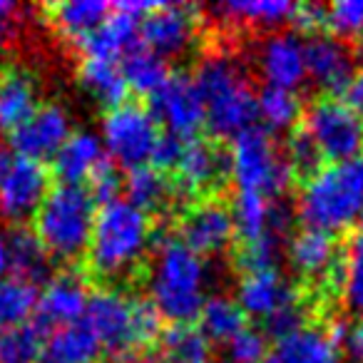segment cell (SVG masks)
I'll use <instances>...</instances> for the list:
<instances>
[{
    "instance_id": "6da1fadb",
    "label": "cell",
    "mask_w": 363,
    "mask_h": 363,
    "mask_svg": "<svg viewBox=\"0 0 363 363\" xmlns=\"http://www.w3.org/2000/svg\"><path fill=\"white\" fill-rule=\"evenodd\" d=\"M209 269L199 254L179 242V237H167L155 247L150 279V303L162 318L174 323H192L207 301Z\"/></svg>"
},
{
    "instance_id": "7a4b0ae2",
    "label": "cell",
    "mask_w": 363,
    "mask_h": 363,
    "mask_svg": "<svg viewBox=\"0 0 363 363\" xmlns=\"http://www.w3.org/2000/svg\"><path fill=\"white\" fill-rule=\"evenodd\" d=\"M194 82L204 102V125L217 137H237L254 127L257 92L242 60L229 52H209L199 60Z\"/></svg>"
},
{
    "instance_id": "3957f363",
    "label": "cell",
    "mask_w": 363,
    "mask_h": 363,
    "mask_svg": "<svg viewBox=\"0 0 363 363\" xmlns=\"http://www.w3.org/2000/svg\"><path fill=\"white\" fill-rule=\"evenodd\" d=\"M152 244L150 214L132 207L127 199H115L97 209L87 262L100 279L130 277L142 264Z\"/></svg>"
},
{
    "instance_id": "277c9868",
    "label": "cell",
    "mask_w": 363,
    "mask_h": 363,
    "mask_svg": "<svg viewBox=\"0 0 363 363\" xmlns=\"http://www.w3.org/2000/svg\"><path fill=\"white\" fill-rule=\"evenodd\" d=\"M363 209V152L343 164L323 167L301 182L296 214L306 229L338 234L358 219Z\"/></svg>"
},
{
    "instance_id": "5b68a950",
    "label": "cell",
    "mask_w": 363,
    "mask_h": 363,
    "mask_svg": "<svg viewBox=\"0 0 363 363\" xmlns=\"http://www.w3.org/2000/svg\"><path fill=\"white\" fill-rule=\"evenodd\" d=\"M85 323L110 356L132 358L147 351L160 336L162 316L147 298H137L120 289H102L92 294L85 311Z\"/></svg>"
},
{
    "instance_id": "8992f818",
    "label": "cell",
    "mask_w": 363,
    "mask_h": 363,
    "mask_svg": "<svg viewBox=\"0 0 363 363\" xmlns=\"http://www.w3.org/2000/svg\"><path fill=\"white\" fill-rule=\"evenodd\" d=\"M97 204L82 184H57L45 194L35 212V237L48 254L62 262H75L87 252Z\"/></svg>"
},
{
    "instance_id": "52a82bcc",
    "label": "cell",
    "mask_w": 363,
    "mask_h": 363,
    "mask_svg": "<svg viewBox=\"0 0 363 363\" xmlns=\"http://www.w3.org/2000/svg\"><path fill=\"white\" fill-rule=\"evenodd\" d=\"M227 160L229 177L237 182L239 192L262 194L267 199L281 197L294 179L281 150L267 127L254 125L234 137Z\"/></svg>"
},
{
    "instance_id": "ba28073f",
    "label": "cell",
    "mask_w": 363,
    "mask_h": 363,
    "mask_svg": "<svg viewBox=\"0 0 363 363\" xmlns=\"http://www.w3.org/2000/svg\"><path fill=\"white\" fill-rule=\"evenodd\" d=\"M162 137L155 115L140 102H122L112 107L102 120V145L115 164L127 172L147 167Z\"/></svg>"
},
{
    "instance_id": "9c48e42d",
    "label": "cell",
    "mask_w": 363,
    "mask_h": 363,
    "mask_svg": "<svg viewBox=\"0 0 363 363\" xmlns=\"http://www.w3.org/2000/svg\"><path fill=\"white\" fill-rule=\"evenodd\" d=\"M303 130L318 147L323 162L343 164L363 152V125L341 97H318L306 107Z\"/></svg>"
},
{
    "instance_id": "30bf717a",
    "label": "cell",
    "mask_w": 363,
    "mask_h": 363,
    "mask_svg": "<svg viewBox=\"0 0 363 363\" xmlns=\"http://www.w3.org/2000/svg\"><path fill=\"white\" fill-rule=\"evenodd\" d=\"M48 169L43 162L23 157L13 150H0V214L11 222L35 217L48 187Z\"/></svg>"
},
{
    "instance_id": "8fae6325",
    "label": "cell",
    "mask_w": 363,
    "mask_h": 363,
    "mask_svg": "<svg viewBox=\"0 0 363 363\" xmlns=\"http://www.w3.org/2000/svg\"><path fill=\"white\" fill-rule=\"evenodd\" d=\"M150 112L167 135L192 140L204 127V102L192 75H169L150 97Z\"/></svg>"
},
{
    "instance_id": "7c38bea8",
    "label": "cell",
    "mask_w": 363,
    "mask_h": 363,
    "mask_svg": "<svg viewBox=\"0 0 363 363\" xmlns=\"http://www.w3.org/2000/svg\"><path fill=\"white\" fill-rule=\"evenodd\" d=\"M199 11L192 6L177 3H157L140 23L142 48L160 57L184 55L197 43L199 35Z\"/></svg>"
},
{
    "instance_id": "4fadbf2b",
    "label": "cell",
    "mask_w": 363,
    "mask_h": 363,
    "mask_svg": "<svg viewBox=\"0 0 363 363\" xmlns=\"http://www.w3.org/2000/svg\"><path fill=\"white\" fill-rule=\"evenodd\" d=\"M237 237L232 209L214 197H202L179 219V242L199 257H212L229 249Z\"/></svg>"
},
{
    "instance_id": "5bb4252c",
    "label": "cell",
    "mask_w": 363,
    "mask_h": 363,
    "mask_svg": "<svg viewBox=\"0 0 363 363\" xmlns=\"http://www.w3.org/2000/svg\"><path fill=\"white\" fill-rule=\"evenodd\" d=\"M177 187L184 194H202L217 192L229 177V160L222 152V147L212 140H184L182 155L174 164Z\"/></svg>"
},
{
    "instance_id": "9a60e30c",
    "label": "cell",
    "mask_w": 363,
    "mask_h": 363,
    "mask_svg": "<svg viewBox=\"0 0 363 363\" xmlns=\"http://www.w3.org/2000/svg\"><path fill=\"white\" fill-rule=\"evenodd\" d=\"M72 135L70 112L62 105L48 102L40 105L16 132H11L13 152L30 157L35 162L52 160L65 140Z\"/></svg>"
},
{
    "instance_id": "2e32d148",
    "label": "cell",
    "mask_w": 363,
    "mask_h": 363,
    "mask_svg": "<svg viewBox=\"0 0 363 363\" xmlns=\"http://www.w3.org/2000/svg\"><path fill=\"white\" fill-rule=\"evenodd\" d=\"M303 60H306V77H311L328 97H338L348 90L356 77V55L343 40L333 35H311L303 43Z\"/></svg>"
},
{
    "instance_id": "e0dca14e",
    "label": "cell",
    "mask_w": 363,
    "mask_h": 363,
    "mask_svg": "<svg viewBox=\"0 0 363 363\" xmlns=\"http://www.w3.org/2000/svg\"><path fill=\"white\" fill-rule=\"evenodd\" d=\"M90 296L92 294L87 289V281L80 274H72V272L57 274L38 294L35 321L45 331L82 321L87 311V303H90Z\"/></svg>"
},
{
    "instance_id": "ac0fdd59",
    "label": "cell",
    "mask_w": 363,
    "mask_h": 363,
    "mask_svg": "<svg viewBox=\"0 0 363 363\" xmlns=\"http://www.w3.org/2000/svg\"><path fill=\"white\" fill-rule=\"evenodd\" d=\"M257 70L269 87L294 90L306 80V60H303V43L296 33H272L257 48Z\"/></svg>"
},
{
    "instance_id": "d6986e66",
    "label": "cell",
    "mask_w": 363,
    "mask_h": 363,
    "mask_svg": "<svg viewBox=\"0 0 363 363\" xmlns=\"http://www.w3.org/2000/svg\"><path fill=\"white\" fill-rule=\"evenodd\" d=\"M298 298H301V294L286 277H281L277 269H262V272L244 274L237 286L234 301L239 303V308L247 316L267 321L269 316H274L277 311H281L284 306L298 301Z\"/></svg>"
},
{
    "instance_id": "ffe728a7",
    "label": "cell",
    "mask_w": 363,
    "mask_h": 363,
    "mask_svg": "<svg viewBox=\"0 0 363 363\" xmlns=\"http://www.w3.org/2000/svg\"><path fill=\"white\" fill-rule=\"evenodd\" d=\"M336 237L303 227L289 242V264L303 279H331L338 284L341 262H338Z\"/></svg>"
},
{
    "instance_id": "44dd1931",
    "label": "cell",
    "mask_w": 363,
    "mask_h": 363,
    "mask_svg": "<svg viewBox=\"0 0 363 363\" xmlns=\"http://www.w3.org/2000/svg\"><path fill=\"white\" fill-rule=\"evenodd\" d=\"M107 152L100 135L92 130H77L65 140V145L52 157L55 174L60 184H82L90 182L107 164Z\"/></svg>"
},
{
    "instance_id": "7402d4cb",
    "label": "cell",
    "mask_w": 363,
    "mask_h": 363,
    "mask_svg": "<svg viewBox=\"0 0 363 363\" xmlns=\"http://www.w3.org/2000/svg\"><path fill=\"white\" fill-rule=\"evenodd\" d=\"M140 23L142 21L137 16L122 11V8H115L107 16V21L90 38L80 43L85 57L105 62L125 60L132 50L140 48Z\"/></svg>"
},
{
    "instance_id": "603a6c76",
    "label": "cell",
    "mask_w": 363,
    "mask_h": 363,
    "mask_svg": "<svg viewBox=\"0 0 363 363\" xmlns=\"http://www.w3.org/2000/svg\"><path fill=\"white\" fill-rule=\"evenodd\" d=\"M38 80L30 70L11 65L0 70V130L16 132L38 110Z\"/></svg>"
},
{
    "instance_id": "cb8c5ba5",
    "label": "cell",
    "mask_w": 363,
    "mask_h": 363,
    "mask_svg": "<svg viewBox=\"0 0 363 363\" xmlns=\"http://www.w3.org/2000/svg\"><path fill=\"white\" fill-rule=\"evenodd\" d=\"M100 356V341L82 318V321L70 323V326L48 331L40 363H97Z\"/></svg>"
},
{
    "instance_id": "d4e9b609",
    "label": "cell",
    "mask_w": 363,
    "mask_h": 363,
    "mask_svg": "<svg viewBox=\"0 0 363 363\" xmlns=\"http://www.w3.org/2000/svg\"><path fill=\"white\" fill-rule=\"evenodd\" d=\"M45 13L57 35L72 43H82L107 21L112 8L105 0H65V3L48 6Z\"/></svg>"
},
{
    "instance_id": "484cf974",
    "label": "cell",
    "mask_w": 363,
    "mask_h": 363,
    "mask_svg": "<svg viewBox=\"0 0 363 363\" xmlns=\"http://www.w3.org/2000/svg\"><path fill=\"white\" fill-rule=\"evenodd\" d=\"M264 363H341V353L326 331L306 326L274 343Z\"/></svg>"
},
{
    "instance_id": "4316f807",
    "label": "cell",
    "mask_w": 363,
    "mask_h": 363,
    "mask_svg": "<svg viewBox=\"0 0 363 363\" xmlns=\"http://www.w3.org/2000/svg\"><path fill=\"white\" fill-rule=\"evenodd\" d=\"M3 249L8 257V269H11L13 279H23V281H40L50 272V254L40 244L33 229L18 227L11 229L6 237L0 239Z\"/></svg>"
},
{
    "instance_id": "83f0119b",
    "label": "cell",
    "mask_w": 363,
    "mask_h": 363,
    "mask_svg": "<svg viewBox=\"0 0 363 363\" xmlns=\"http://www.w3.org/2000/svg\"><path fill=\"white\" fill-rule=\"evenodd\" d=\"M212 11L229 23L269 30V28L291 23L296 3H289V0H229V3L214 6Z\"/></svg>"
},
{
    "instance_id": "f1b7e54d",
    "label": "cell",
    "mask_w": 363,
    "mask_h": 363,
    "mask_svg": "<svg viewBox=\"0 0 363 363\" xmlns=\"http://www.w3.org/2000/svg\"><path fill=\"white\" fill-rule=\"evenodd\" d=\"M77 82L92 100L110 107V110L122 105L127 97V90H130L125 82V75H122V67L117 62L92 60V57L82 60L80 70H77Z\"/></svg>"
},
{
    "instance_id": "f546056e",
    "label": "cell",
    "mask_w": 363,
    "mask_h": 363,
    "mask_svg": "<svg viewBox=\"0 0 363 363\" xmlns=\"http://www.w3.org/2000/svg\"><path fill=\"white\" fill-rule=\"evenodd\" d=\"M122 189H125L127 202L145 214L167 207L172 194H174L172 179H167V177L152 164L127 172V177L122 179Z\"/></svg>"
},
{
    "instance_id": "4dcf8cb0",
    "label": "cell",
    "mask_w": 363,
    "mask_h": 363,
    "mask_svg": "<svg viewBox=\"0 0 363 363\" xmlns=\"http://www.w3.org/2000/svg\"><path fill=\"white\" fill-rule=\"evenodd\" d=\"M197 318H199V331L204 333V338L217 343H227L242 328H247V313L239 308V303L234 298L227 296L207 298Z\"/></svg>"
},
{
    "instance_id": "1f68e13d",
    "label": "cell",
    "mask_w": 363,
    "mask_h": 363,
    "mask_svg": "<svg viewBox=\"0 0 363 363\" xmlns=\"http://www.w3.org/2000/svg\"><path fill=\"white\" fill-rule=\"evenodd\" d=\"M272 209H274V199H267V197H262V194H247V192L237 194L234 207H232V217H234L237 237L242 239V244L262 239V237H267V234H274Z\"/></svg>"
},
{
    "instance_id": "d6a6232c",
    "label": "cell",
    "mask_w": 363,
    "mask_h": 363,
    "mask_svg": "<svg viewBox=\"0 0 363 363\" xmlns=\"http://www.w3.org/2000/svg\"><path fill=\"white\" fill-rule=\"evenodd\" d=\"M122 75H125L127 87H132L140 95L152 97L169 77V67L167 60L155 52L145 50V48H137L122 62Z\"/></svg>"
},
{
    "instance_id": "836d02e7",
    "label": "cell",
    "mask_w": 363,
    "mask_h": 363,
    "mask_svg": "<svg viewBox=\"0 0 363 363\" xmlns=\"http://www.w3.org/2000/svg\"><path fill=\"white\" fill-rule=\"evenodd\" d=\"M301 112V100L294 90L264 85L262 92L257 95V117H262V122L269 130H294Z\"/></svg>"
},
{
    "instance_id": "e575fe53",
    "label": "cell",
    "mask_w": 363,
    "mask_h": 363,
    "mask_svg": "<svg viewBox=\"0 0 363 363\" xmlns=\"http://www.w3.org/2000/svg\"><path fill=\"white\" fill-rule=\"evenodd\" d=\"M48 331L38 321L0 331V363H40Z\"/></svg>"
},
{
    "instance_id": "d590c367",
    "label": "cell",
    "mask_w": 363,
    "mask_h": 363,
    "mask_svg": "<svg viewBox=\"0 0 363 363\" xmlns=\"http://www.w3.org/2000/svg\"><path fill=\"white\" fill-rule=\"evenodd\" d=\"M38 308L35 284L23 279H0V331L23 326Z\"/></svg>"
},
{
    "instance_id": "8d00e7d4",
    "label": "cell",
    "mask_w": 363,
    "mask_h": 363,
    "mask_svg": "<svg viewBox=\"0 0 363 363\" xmlns=\"http://www.w3.org/2000/svg\"><path fill=\"white\" fill-rule=\"evenodd\" d=\"M162 353L169 358L172 363H207L209 341L199 326L192 323H174L167 328L162 336Z\"/></svg>"
},
{
    "instance_id": "74e56055",
    "label": "cell",
    "mask_w": 363,
    "mask_h": 363,
    "mask_svg": "<svg viewBox=\"0 0 363 363\" xmlns=\"http://www.w3.org/2000/svg\"><path fill=\"white\" fill-rule=\"evenodd\" d=\"M284 160H286L289 169H291V177H298L301 182L311 179L313 174H318L323 169L321 152H318V147L313 145V140L308 137V132L303 127H294L289 132Z\"/></svg>"
},
{
    "instance_id": "f35d334b",
    "label": "cell",
    "mask_w": 363,
    "mask_h": 363,
    "mask_svg": "<svg viewBox=\"0 0 363 363\" xmlns=\"http://www.w3.org/2000/svg\"><path fill=\"white\" fill-rule=\"evenodd\" d=\"M341 289L346 306L363 318V234H353L341 264Z\"/></svg>"
},
{
    "instance_id": "ab89813d",
    "label": "cell",
    "mask_w": 363,
    "mask_h": 363,
    "mask_svg": "<svg viewBox=\"0 0 363 363\" xmlns=\"http://www.w3.org/2000/svg\"><path fill=\"white\" fill-rule=\"evenodd\" d=\"M269 353L267 333L257 328H242L234 338L224 343L227 363H264Z\"/></svg>"
},
{
    "instance_id": "60d3db41",
    "label": "cell",
    "mask_w": 363,
    "mask_h": 363,
    "mask_svg": "<svg viewBox=\"0 0 363 363\" xmlns=\"http://www.w3.org/2000/svg\"><path fill=\"white\" fill-rule=\"evenodd\" d=\"M326 26L336 38L363 35V0H338L326 8Z\"/></svg>"
},
{
    "instance_id": "b9f144b4",
    "label": "cell",
    "mask_w": 363,
    "mask_h": 363,
    "mask_svg": "<svg viewBox=\"0 0 363 363\" xmlns=\"http://www.w3.org/2000/svg\"><path fill=\"white\" fill-rule=\"evenodd\" d=\"M281 237L277 234H267L262 239H254V242H244L239 249V267L247 272H262V269H274V262L279 257V249H281Z\"/></svg>"
},
{
    "instance_id": "7bdbcfd3",
    "label": "cell",
    "mask_w": 363,
    "mask_h": 363,
    "mask_svg": "<svg viewBox=\"0 0 363 363\" xmlns=\"http://www.w3.org/2000/svg\"><path fill=\"white\" fill-rule=\"evenodd\" d=\"M264 328H267L269 336H274L277 341H281V338L306 328V306H303V298L289 303V306H284L281 311L269 316L267 321H264Z\"/></svg>"
},
{
    "instance_id": "ee69618b",
    "label": "cell",
    "mask_w": 363,
    "mask_h": 363,
    "mask_svg": "<svg viewBox=\"0 0 363 363\" xmlns=\"http://www.w3.org/2000/svg\"><path fill=\"white\" fill-rule=\"evenodd\" d=\"M87 192H90V197L95 199V204L105 207V204H110V202H115V199H120L122 177L117 174L115 167H112L110 162H107V164L102 167V169L97 172V174L90 179V187H87Z\"/></svg>"
},
{
    "instance_id": "f6af8a7d",
    "label": "cell",
    "mask_w": 363,
    "mask_h": 363,
    "mask_svg": "<svg viewBox=\"0 0 363 363\" xmlns=\"http://www.w3.org/2000/svg\"><path fill=\"white\" fill-rule=\"evenodd\" d=\"M182 145H184V140H179V137H172L167 135V132H162L160 142H157L155 147V155H152V167H157V169H174L177 160H179L182 155Z\"/></svg>"
},
{
    "instance_id": "bcb514c9",
    "label": "cell",
    "mask_w": 363,
    "mask_h": 363,
    "mask_svg": "<svg viewBox=\"0 0 363 363\" xmlns=\"http://www.w3.org/2000/svg\"><path fill=\"white\" fill-rule=\"evenodd\" d=\"M291 23L298 28V30L318 35V30L326 26V8L316 6V3H303V6H296Z\"/></svg>"
},
{
    "instance_id": "7dc6e473",
    "label": "cell",
    "mask_w": 363,
    "mask_h": 363,
    "mask_svg": "<svg viewBox=\"0 0 363 363\" xmlns=\"http://www.w3.org/2000/svg\"><path fill=\"white\" fill-rule=\"evenodd\" d=\"M23 16H26V8L11 0H0V40H8L21 30Z\"/></svg>"
},
{
    "instance_id": "c3c4849f",
    "label": "cell",
    "mask_w": 363,
    "mask_h": 363,
    "mask_svg": "<svg viewBox=\"0 0 363 363\" xmlns=\"http://www.w3.org/2000/svg\"><path fill=\"white\" fill-rule=\"evenodd\" d=\"M341 346L346 348V356L351 358V363H363V323L361 326H348Z\"/></svg>"
},
{
    "instance_id": "681fc988",
    "label": "cell",
    "mask_w": 363,
    "mask_h": 363,
    "mask_svg": "<svg viewBox=\"0 0 363 363\" xmlns=\"http://www.w3.org/2000/svg\"><path fill=\"white\" fill-rule=\"evenodd\" d=\"M343 95H346V100H343V102H346V105L356 112V117L361 120V125H363V72L353 77V82L348 85V90L343 92Z\"/></svg>"
},
{
    "instance_id": "f907efd6",
    "label": "cell",
    "mask_w": 363,
    "mask_h": 363,
    "mask_svg": "<svg viewBox=\"0 0 363 363\" xmlns=\"http://www.w3.org/2000/svg\"><path fill=\"white\" fill-rule=\"evenodd\" d=\"M120 363H172V361L162 351H142V353H137V356L125 358V361H120Z\"/></svg>"
},
{
    "instance_id": "816d5d0a",
    "label": "cell",
    "mask_w": 363,
    "mask_h": 363,
    "mask_svg": "<svg viewBox=\"0 0 363 363\" xmlns=\"http://www.w3.org/2000/svg\"><path fill=\"white\" fill-rule=\"evenodd\" d=\"M353 55H356V62H361V65H363V35L358 38V48H356V52H353Z\"/></svg>"
},
{
    "instance_id": "f5cc1de1",
    "label": "cell",
    "mask_w": 363,
    "mask_h": 363,
    "mask_svg": "<svg viewBox=\"0 0 363 363\" xmlns=\"http://www.w3.org/2000/svg\"><path fill=\"white\" fill-rule=\"evenodd\" d=\"M358 219H361V234H363V209H361V214H358Z\"/></svg>"
}]
</instances>
